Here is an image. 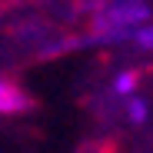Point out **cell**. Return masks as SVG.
Instances as JSON below:
<instances>
[{"instance_id": "cell-1", "label": "cell", "mask_w": 153, "mask_h": 153, "mask_svg": "<svg viewBox=\"0 0 153 153\" xmlns=\"http://www.w3.org/2000/svg\"><path fill=\"white\" fill-rule=\"evenodd\" d=\"M153 20V4L143 0H110V4H93L90 7V30L83 43L93 47H120L130 43V37Z\"/></svg>"}, {"instance_id": "cell-2", "label": "cell", "mask_w": 153, "mask_h": 153, "mask_svg": "<svg viewBox=\"0 0 153 153\" xmlns=\"http://www.w3.org/2000/svg\"><path fill=\"white\" fill-rule=\"evenodd\" d=\"M33 107L30 93L17 87L13 80H7V76H0V117H17V113H27Z\"/></svg>"}, {"instance_id": "cell-3", "label": "cell", "mask_w": 153, "mask_h": 153, "mask_svg": "<svg viewBox=\"0 0 153 153\" xmlns=\"http://www.w3.org/2000/svg\"><path fill=\"white\" fill-rule=\"evenodd\" d=\"M110 93L120 97V100L140 93V70H137V67H123V70H117L113 80H110Z\"/></svg>"}, {"instance_id": "cell-4", "label": "cell", "mask_w": 153, "mask_h": 153, "mask_svg": "<svg viewBox=\"0 0 153 153\" xmlns=\"http://www.w3.org/2000/svg\"><path fill=\"white\" fill-rule=\"evenodd\" d=\"M150 100L143 97V93H133V97H126L123 100V117H126V123L130 126H146L150 123Z\"/></svg>"}, {"instance_id": "cell-5", "label": "cell", "mask_w": 153, "mask_h": 153, "mask_svg": "<svg viewBox=\"0 0 153 153\" xmlns=\"http://www.w3.org/2000/svg\"><path fill=\"white\" fill-rule=\"evenodd\" d=\"M130 47H133V50H140V53H153V20H150V23H143V27L130 37Z\"/></svg>"}]
</instances>
